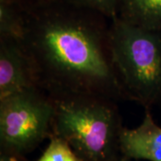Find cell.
<instances>
[{
	"instance_id": "9c48e42d",
	"label": "cell",
	"mask_w": 161,
	"mask_h": 161,
	"mask_svg": "<svg viewBox=\"0 0 161 161\" xmlns=\"http://www.w3.org/2000/svg\"><path fill=\"white\" fill-rule=\"evenodd\" d=\"M48 140L46 150L36 161H81L65 140L56 134Z\"/></svg>"
},
{
	"instance_id": "6da1fadb",
	"label": "cell",
	"mask_w": 161,
	"mask_h": 161,
	"mask_svg": "<svg viewBox=\"0 0 161 161\" xmlns=\"http://www.w3.org/2000/svg\"><path fill=\"white\" fill-rule=\"evenodd\" d=\"M107 19L65 0H49L25 12L21 42L39 88L53 98L126 99L113 63Z\"/></svg>"
},
{
	"instance_id": "7a4b0ae2",
	"label": "cell",
	"mask_w": 161,
	"mask_h": 161,
	"mask_svg": "<svg viewBox=\"0 0 161 161\" xmlns=\"http://www.w3.org/2000/svg\"><path fill=\"white\" fill-rule=\"evenodd\" d=\"M54 99L53 134L65 140L81 161H115L122 155L117 101L93 95Z\"/></svg>"
},
{
	"instance_id": "4fadbf2b",
	"label": "cell",
	"mask_w": 161,
	"mask_h": 161,
	"mask_svg": "<svg viewBox=\"0 0 161 161\" xmlns=\"http://www.w3.org/2000/svg\"><path fill=\"white\" fill-rule=\"evenodd\" d=\"M115 161H132V159H130V158H128L125 157V156L121 155L119 156Z\"/></svg>"
},
{
	"instance_id": "5b68a950",
	"label": "cell",
	"mask_w": 161,
	"mask_h": 161,
	"mask_svg": "<svg viewBox=\"0 0 161 161\" xmlns=\"http://www.w3.org/2000/svg\"><path fill=\"white\" fill-rule=\"evenodd\" d=\"M32 88L39 86L21 40L0 38V99Z\"/></svg>"
},
{
	"instance_id": "7c38bea8",
	"label": "cell",
	"mask_w": 161,
	"mask_h": 161,
	"mask_svg": "<svg viewBox=\"0 0 161 161\" xmlns=\"http://www.w3.org/2000/svg\"><path fill=\"white\" fill-rule=\"evenodd\" d=\"M0 161H27L25 158H20L17 156L10 155L0 152Z\"/></svg>"
},
{
	"instance_id": "3957f363",
	"label": "cell",
	"mask_w": 161,
	"mask_h": 161,
	"mask_svg": "<svg viewBox=\"0 0 161 161\" xmlns=\"http://www.w3.org/2000/svg\"><path fill=\"white\" fill-rule=\"evenodd\" d=\"M113 63L126 100L145 108L161 102V31L144 29L118 15L110 20Z\"/></svg>"
},
{
	"instance_id": "277c9868",
	"label": "cell",
	"mask_w": 161,
	"mask_h": 161,
	"mask_svg": "<svg viewBox=\"0 0 161 161\" xmlns=\"http://www.w3.org/2000/svg\"><path fill=\"white\" fill-rule=\"evenodd\" d=\"M55 99L32 88L0 99V152L25 158L53 134Z\"/></svg>"
},
{
	"instance_id": "30bf717a",
	"label": "cell",
	"mask_w": 161,
	"mask_h": 161,
	"mask_svg": "<svg viewBox=\"0 0 161 161\" xmlns=\"http://www.w3.org/2000/svg\"><path fill=\"white\" fill-rule=\"evenodd\" d=\"M68 3L86 8L108 18L109 20L118 15L120 0H65Z\"/></svg>"
},
{
	"instance_id": "ba28073f",
	"label": "cell",
	"mask_w": 161,
	"mask_h": 161,
	"mask_svg": "<svg viewBox=\"0 0 161 161\" xmlns=\"http://www.w3.org/2000/svg\"><path fill=\"white\" fill-rule=\"evenodd\" d=\"M25 11L13 0H0V38H23Z\"/></svg>"
},
{
	"instance_id": "8992f818",
	"label": "cell",
	"mask_w": 161,
	"mask_h": 161,
	"mask_svg": "<svg viewBox=\"0 0 161 161\" xmlns=\"http://www.w3.org/2000/svg\"><path fill=\"white\" fill-rule=\"evenodd\" d=\"M121 154L130 159L161 161V127L156 124L150 108H145L138 127H124L120 136Z\"/></svg>"
},
{
	"instance_id": "8fae6325",
	"label": "cell",
	"mask_w": 161,
	"mask_h": 161,
	"mask_svg": "<svg viewBox=\"0 0 161 161\" xmlns=\"http://www.w3.org/2000/svg\"><path fill=\"white\" fill-rule=\"evenodd\" d=\"M13 1H14L18 6H21L23 10L26 12L31 8H34L36 6H40L49 0H13Z\"/></svg>"
},
{
	"instance_id": "52a82bcc",
	"label": "cell",
	"mask_w": 161,
	"mask_h": 161,
	"mask_svg": "<svg viewBox=\"0 0 161 161\" xmlns=\"http://www.w3.org/2000/svg\"><path fill=\"white\" fill-rule=\"evenodd\" d=\"M118 16L133 25L161 31V0H120Z\"/></svg>"
}]
</instances>
